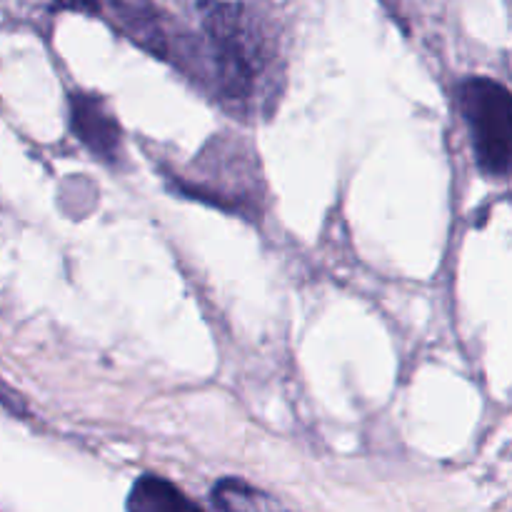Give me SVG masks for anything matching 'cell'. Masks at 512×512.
<instances>
[{"mask_svg": "<svg viewBox=\"0 0 512 512\" xmlns=\"http://www.w3.org/2000/svg\"><path fill=\"white\" fill-rule=\"evenodd\" d=\"M198 8L213 53L215 88L230 103H250L273 60V38L258 13L243 3L200 0Z\"/></svg>", "mask_w": 512, "mask_h": 512, "instance_id": "obj_1", "label": "cell"}, {"mask_svg": "<svg viewBox=\"0 0 512 512\" xmlns=\"http://www.w3.org/2000/svg\"><path fill=\"white\" fill-rule=\"evenodd\" d=\"M200 178H175L173 188L185 198L215 205L238 215L260 213V168L253 150L233 135H215L195 160Z\"/></svg>", "mask_w": 512, "mask_h": 512, "instance_id": "obj_2", "label": "cell"}, {"mask_svg": "<svg viewBox=\"0 0 512 512\" xmlns=\"http://www.w3.org/2000/svg\"><path fill=\"white\" fill-rule=\"evenodd\" d=\"M458 108L468 123L475 163L490 178L512 175V93L493 78L458 85Z\"/></svg>", "mask_w": 512, "mask_h": 512, "instance_id": "obj_3", "label": "cell"}, {"mask_svg": "<svg viewBox=\"0 0 512 512\" xmlns=\"http://www.w3.org/2000/svg\"><path fill=\"white\" fill-rule=\"evenodd\" d=\"M120 28L155 58L168 60L190 70L195 65V48L185 35H175L173 23L150 0H110Z\"/></svg>", "mask_w": 512, "mask_h": 512, "instance_id": "obj_4", "label": "cell"}, {"mask_svg": "<svg viewBox=\"0 0 512 512\" xmlns=\"http://www.w3.org/2000/svg\"><path fill=\"white\" fill-rule=\"evenodd\" d=\"M70 125L73 133L95 158L115 165L123 155V130L103 98L75 90L70 95Z\"/></svg>", "mask_w": 512, "mask_h": 512, "instance_id": "obj_5", "label": "cell"}, {"mask_svg": "<svg viewBox=\"0 0 512 512\" xmlns=\"http://www.w3.org/2000/svg\"><path fill=\"white\" fill-rule=\"evenodd\" d=\"M128 510L133 512H195L198 505L190 503L173 483L158 475H143L128 495Z\"/></svg>", "mask_w": 512, "mask_h": 512, "instance_id": "obj_6", "label": "cell"}, {"mask_svg": "<svg viewBox=\"0 0 512 512\" xmlns=\"http://www.w3.org/2000/svg\"><path fill=\"white\" fill-rule=\"evenodd\" d=\"M215 508L220 510H268L278 508L273 498L263 490L250 488L248 483L238 478H225L220 483L213 485V493H210Z\"/></svg>", "mask_w": 512, "mask_h": 512, "instance_id": "obj_7", "label": "cell"}, {"mask_svg": "<svg viewBox=\"0 0 512 512\" xmlns=\"http://www.w3.org/2000/svg\"><path fill=\"white\" fill-rule=\"evenodd\" d=\"M53 5L58 10H78V13H88V15L100 13L98 0H55Z\"/></svg>", "mask_w": 512, "mask_h": 512, "instance_id": "obj_8", "label": "cell"}]
</instances>
